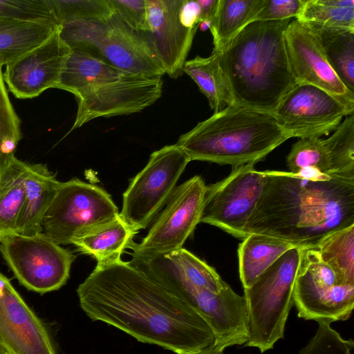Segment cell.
<instances>
[{
    "instance_id": "1",
    "label": "cell",
    "mask_w": 354,
    "mask_h": 354,
    "mask_svg": "<svg viewBox=\"0 0 354 354\" xmlns=\"http://www.w3.org/2000/svg\"><path fill=\"white\" fill-rule=\"evenodd\" d=\"M77 293L89 318L139 342L177 354L215 343L212 329L196 311L128 261L96 265Z\"/></svg>"
},
{
    "instance_id": "2",
    "label": "cell",
    "mask_w": 354,
    "mask_h": 354,
    "mask_svg": "<svg viewBox=\"0 0 354 354\" xmlns=\"http://www.w3.org/2000/svg\"><path fill=\"white\" fill-rule=\"evenodd\" d=\"M262 194L245 229L315 248L330 234L354 225V179L314 169L297 173L265 171Z\"/></svg>"
},
{
    "instance_id": "3",
    "label": "cell",
    "mask_w": 354,
    "mask_h": 354,
    "mask_svg": "<svg viewBox=\"0 0 354 354\" xmlns=\"http://www.w3.org/2000/svg\"><path fill=\"white\" fill-rule=\"evenodd\" d=\"M290 21H252L217 52L232 104L273 114L297 84L284 39Z\"/></svg>"
},
{
    "instance_id": "4",
    "label": "cell",
    "mask_w": 354,
    "mask_h": 354,
    "mask_svg": "<svg viewBox=\"0 0 354 354\" xmlns=\"http://www.w3.org/2000/svg\"><path fill=\"white\" fill-rule=\"evenodd\" d=\"M288 139L273 114L231 104L180 136L176 145L191 161L234 167L256 164Z\"/></svg>"
},
{
    "instance_id": "5",
    "label": "cell",
    "mask_w": 354,
    "mask_h": 354,
    "mask_svg": "<svg viewBox=\"0 0 354 354\" xmlns=\"http://www.w3.org/2000/svg\"><path fill=\"white\" fill-rule=\"evenodd\" d=\"M59 33L71 50L88 53L121 71L148 77L165 74L145 34L131 29L115 14L59 26Z\"/></svg>"
},
{
    "instance_id": "6",
    "label": "cell",
    "mask_w": 354,
    "mask_h": 354,
    "mask_svg": "<svg viewBox=\"0 0 354 354\" xmlns=\"http://www.w3.org/2000/svg\"><path fill=\"white\" fill-rule=\"evenodd\" d=\"M301 248L283 253L248 288L244 289L249 337L245 346L264 353L283 337L290 310L294 305V289Z\"/></svg>"
},
{
    "instance_id": "7",
    "label": "cell",
    "mask_w": 354,
    "mask_h": 354,
    "mask_svg": "<svg viewBox=\"0 0 354 354\" xmlns=\"http://www.w3.org/2000/svg\"><path fill=\"white\" fill-rule=\"evenodd\" d=\"M102 187L74 178L59 182L42 221V233L59 245L72 244L82 234L120 216Z\"/></svg>"
},
{
    "instance_id": "8",
    "label": "cell",
    "mask_w": 354,
    "mask_h": 354,
    "mask_svg": "<svg viewBox=\"0 0 354 354\" xmlns=\"http://www.w3.org/2000/svg\"><path fill=\"white\" fill-rule=\"evenodd\" d=\"M190 161L176 144L153 151L123 194L120 218L137 233L145 229L165 206Z\"/></svg>"
},
{
    "instance_id": "9",
    "label": "cell",
    "mask_w": 354,
    "mask_h": 354,
    "mask_svg": "<svg viewBox=\"0 0 354 354\" xmlns=\"http://www.w3.org/2000/svg\"><path fill=\"white\" fill-rule=\"evenodd\" d=\"M0 252L21 285L43 295L62 287L75 256L44 233L0 236Z\"/></svg>"
},
{
    "instance_id": "10",
    "label": "cell",
    "mask_w": 354,
    "mask_h": 354,
    "mask_svg": "<svg viewBox=\"0 0 354 354\" xmlns=\"http://www.w3.org/2000/svg\"><path fill=\"white\" fill-rule=\"evenodd\" d=\"M255 164L232 167L227 176L207 186L200 223L243 239L245 229L262 194L266 174Z\"/></svg>"
},
{
    "instance_id": "11",
    "label": "cell",
    "mask_w": 354,
    "mask_h": 354,
    "mask_svg": "<svg viewBox=\"0 0 354 354\" xmlns=\"http://www.w3.org/2000/svg\"><path fill=\"white\" fill-rule=\"evenodd\" d=\"M206 189L200 176L176 186L145 237L128 245L131 257L145 259L182 248L200 223Z\"/></svg>"
},
{
    "instance_id": "12",
    "label": "cell",
    "mask_w": 354,
    "mask_h": 354,
    "mask_svg": "<svg viewBox=\"0 0 354 354\" xmlns=\"http://www.w3.org/2000/svg\"><path fill=\"white\" fill-rule=\"evenodd\" d=\"M163 80L127 72L109 77L75 96L77 111L71 131L97 118L138 113L162 95Z\"/></svg>"
},
{
    "instance_id": "13",
    "label": "cell",
    "mask_w": 354,
    "mask_h": 354,
    "mask_svg": "<svg viewBox=\"0 0 354 354\" xmlns=\"http://www.w3.org/2000/svg\"><path fill=\"white\" fill-rule=\"evenodd\" d=\"M353 114L326 91L297 83L279 102L273 116L289 139L321 138L334 131L344 117Z\"/></svg>"
},
{
    "instance_id": "14",
    "label": "cell",
    "mask_w": 354,
    "mask_h": 354,
    "mask_svg": "<svg viewBox=\"0 0 354 354\" xmlns=\"http://www.w3.org/2000/svg\"><path fill=\"white\" fill-rule=\"evenodd\" d=\"M128 262L189 306L201 291L219 292L226 283L214 268L183 248Z\"/></svg>"
},
{
    "instance_id": "15",
    "label": "cell",
    "mask_w": 354,
    "mask_h": 354,
    "mask_svg": "<svg viewBox=\"0 0 354 354\" xmlns=\"http://www.w3.org/2000/svg\"><path fill=\"white\" fill-rule=\"evenodd\" d=\"M184 0H146L148 30L145 33L165 74L176 79L183 67L199 26L184 14Z\"/></svg>"
},
{
    "instance_id": "16",
    "label": "cell",
    "mask_w": 354,
    "mask_h": 354,
    "mask_svg": "<svg viewBox=\"0 0 354 354\" xmlns=\"http://www.w3.org/2000/svg\"><path fill=\"white\" fill-rule=\"evenodd\" d=\"M71 48L59 27L41 44L6 65L3 73L8 91L18 99H31L56 88Z\"/></svg>"
},
{
    "instance_id": "17",
    "label": "cell",
    "mask_w": 354,
    "mask_h": 354,
    "mask_svg": "<svg viewBox=\"0 0 354 354\" xmlns=\"http://www.w3.org/2000/svg\"><path fill=\"white\" fill-rule=\"evenodd\" d=\"M287 56L297 83L315 86L326 91L354 113V94L351 93L333 70L312 30L293 19L284 35Z\"/></svg>"
},
{
    "instance_id": "18",
    "label": "cell",
    "mask_w": 354,
    "mask_h": 354,
    "mask_svg": "<svg viewBox=\"0 0 354 354\" xmlns=\"http://www.w3.org/2000/svg\"><path fill=\"white\" fill-rule=\"evenodd\" d=\"M0 345L8 354H57L43 322L1 272Z\"/></svg>"
},
{
    "instance_id": "19",
    "label": "cell",
    "mask_w": 354,
    "mask_h": 354,
    "mask_svg": "<svg viewBox=\"0 0 354 354\" xmlns=\"http://www.w3.org/2000/svg\"><path fill=\"white\" fill-rule=\"evenodd\" d=\"M286 162L292 173L314 169L330 177L354 179V115L345 117L328 138H299Z\"/></svg>"
},
{
    "instance_id": "20",
    "label": "cell",
    "mask_w": 354,
    "mask_h": 354,
    "mask_svg": "<svg viewBox=\"0 0 354 354\" xmlns=\"http://www.w3.org/2000/svg\"><path fill=\"white\" fill-rule=\"evenodd\" d=\"M299 317L332 323L348 319L354 308V285H329L313 280L299 266L294 289Z\"/></svg>"
},
{
    "instance_id": "21",
    "label": "cell",
    "mask_w": 354,
    "mask_h": 354,
    "mask_svg": "<svg viewBox=\"0 0 354 354\" xmlns=\"http://www.w3.org/2000/svg\"><path fill=\"white\" fill-rule=\"evenodd\" d=\"M59 182L46 165L29 164L25 180V197L16 233L34 236L42 232L44 216L53 199Z\"/></svg>"
},
{
    "instance_id": "22",
    "label": "cell",
    "mask_w": 354,
    "mask_h": 354,
    "mask_svg": "<svg viewBox=\"0 0 354 354\" xmlns=\"http://www.w3.org/2000/svg\"><path fill=\"white\" fill-rule=\"evenodd\" d=\"M29 164L15 154L0 163V236L16 233L25 197V180Z\"/></svg>"
},
{
    "instance_id": "23",
    "label": "cell",
    "mask_w": 354,
    "mask_h": 354,
    "mask_svg": "<svg viewBox=\"0 0 354 354\" xmlns=\"http://www.w3.org/2000/svg\"><path fill=\"white\" fill-rule=\"evenodd\" d=\"M136 234L119 216L76 238L72 244L80 252L95 259L97 265H107L121 259L122 253Z\"/></svg>"
},
{
    "instance_id": "24",
    "label": "cell",
    "mask_w": 354,
    "mask_h": 354,
    "mask_svg": "<svg viewBox=\"0 0 354 354\" xmlns=\"http://www.w3.org/2000/svg\"><path fill=\"white\" fill-rule=\"evenodd\" d=\"M291 244L274 237L251 234L243 239L238 250L240 279L243 288L255 280L277 259L290 249Z\"/></svg>"
},
{
    "instance_id": "25",
    "label": "cell",
    "mask_w": 354,
    "mask_h": 354,
    "mask_svg": "<svg viewBox=\"0 0 354 354\" xmlns=\"http://www.w3.org/2000/svg\"><path fill=\"white\" fill-rule=\"evenodd\" d=\"M59 26L51 21H23L0 17V66L45 41Z\"/></svg>"
},
{
    "instance_id": "26",
    "label": "cell",
    "mask_w": 354,
    "mask_h": 354,
    "mask_svg": "<svg viewBox=\"0 0 354 354\" xmlns=\"http://www.w3.org/2000/svg\"><path fill=\"white\" fill-rule=\"evenodd\" d=\"M304 24L316 36L339 79L354 94V30Z\"/></svg>"
},
{
    "instance_id": "27",
    "label": "cell",
    "mask_w": 354,
    "mask_h": 354,
    "mask_svg": "<svg viewBox=\"0 0 354 354\" xmlns=\"http://www.w3.org/2000/svg\"><path fill=\"white\" fill-rule=\"evenodd\" d=\"M264 0H218L216 15L209 28L213 50H222L261 9Z\"/></svg>"
},
{
    "instance_id": "28",
    "label": "cell",
    "mask_w": 354,
    "mask_h": 354,
    "mask_svg": "<svg viewBox=\"0 0 354 354\" xmlns=\"http://www.w3.org/2000/svg\"><path fill=\"white\" fill-rule=\"evenodd\" d=\"M183 73L195 82L214 113L232 104L217 52L212 50L207 57L196 56L186 61Z\"/></svg>"
},
{
    "instance_id": "29",
    "label": "cell",
    "mask_w": 354,
    "mask_h": 354,
    "mask_svg": "<svg viewBox=\"0 0 354 354\" xmlns=\"http://www.w3.org/2000/svg\"><path fill=\"white\" fill-rule=\"evenodd\" d=\"M340 285H354V225L335 231L315 248Z\"/></svg>"
},
{
    "instance_id": "30",
    "label": "cell",
    "mask_w": 354,
    "mask_h": 354,
    "mask_svg": "<svg viewBox=\"0 0 354 354\" xmlns=\"http://www.w3.org/2000/svg\"><path fill=\"white\" fill-rule=\"evenodd\" d=\"M296 19L329 28L354 30V0H306Z\"/></svg>"
},
{
    "instance_id": "31",
    "label": "cell",
    "mask_w": 354,
    "mask_h": 354,
    "mask_svg": "<svg viewBox=\"0 0 354 354\" xmlns=\"http://www.w3.org/2000/svg\"><path fill=\"white\" fill-rule=\"evenodd\" d=\"M57 24L106 19L113 15L108 0H49Z\"/></svg>"
},
{
    "instance_id": "32",
    "label": "cell",
    "mask_w": 354,
    "mask_h": 354,
    "mask_svg": "<svg viewBox=\"0 0 354 354\" xmlns=\"http://www.w3.org/2000/svg\"><path fill=\"white\" fill-rule=\"evenodd\" d=\"M21 124L8 96L0 66V163L6 157L15 154L22 138Z\"/></svg>"
},
{
    "instance_id": "33",
    "label": "cell",
    "mask_w": 354,
    "mask_h": 354,
    "mask_svg": "<svg viewBox=\"0 0 354 354\" xmlns=\"http://www.w3.org/2000/svg\"><path fill=\"white\" fill-rule=\"evenodd\" d=\"M0 17L57 24L49 0H0Z\"/></svg>"
},
{
    "instance_id": "34",
    "label": "cell",
    "mask_w": 354,
    "mask_h": 354,
    "mask_svg": "<svg viewBox=\"0 0 354 354\" xmlns=\"http://www.w3.org/2000/svg\"><path fill=\"white\" fill-rule=\"evenodd\" d=\"M315 335L302 348L299 354H352L354 342L345 339L331 327V322L318 321Z\"/></svg>"
},
{
    "instance_id": "35",
    "label": "cell",
    "mask_w": 354,
    "mask_h": 354,
    "mask_svg": "<svg viewBox=\"0 0 354 354\" xmlns=\"http://www.w3.org/2000/svg\"><path fill=\"white\" fill-rule=\"evenodd\" d=\"M113 12L139 33L148 30L146 0H108Z\"/></svg>"
},
{
    "instance_id": "36",
    "label": "cell",
    "mask_w": 354,
    "mask_h": 354,
    "mask_svg": "<svg viewBox=\"0 0 354 354\" xmlns=\"http://www.w3.org/2000/svg\"><path fill=\"white\" fill-rule=\"evenodd\" d=\"M306 0H264L254 21H281L297 19L301 12Z\"/></svg>"
},
{
    "instance_id": "37",
    "label": "cell",
    "mask_w": 354,
    "mask_h": 354,
    "mask_svg": "<svg viewBox=\"0 0 354 354\" xmlns=\"http://www.w3.org/2000/svg\"><path fill=\"white\" fill-rule=\"evenodd\" d=\"M200 7L201 23L208 27L216 15L218 0H196Z\"/></svg>"
},
{
    "instance_id": "38",
    "label": "cell",
    "mask_w": 354,
    "mask_h": 354,
    "mask_svg": "<svg viewBox=\"0 0 354 354\" xmlns=\"http://www.w3.org/2000/svg\"><path fill=\"white\" fill-rule=\"evenodd\" d=\"M185 354H224V349L214 344L200 351Z\"/></svg>"
},
{
    "instance_id": "39",
    "label": "cell",
    "mask_w": 354,
    "mask_h": 354,
    "mask_svg": "<svg viewBox=\"0 0 354 354\" xmlns=\"http://www.w3.org/2000/svg\"><path fill=\"white\" fill-rule=\"evenodd\" d=\"M0 354H8L1 345H0Z\"/></svg>"
}]
</instances>
